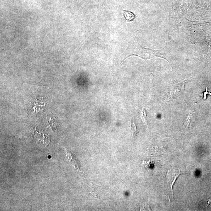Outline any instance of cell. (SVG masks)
I'll use <instances>...</instances> for the list:
<instances>
[{
    "label": "cell",
    "mask_w": 211,
    "mask_h": 211,
    "mask_svg": "<svg viewBox=\"0 0 211 211\" xmlns=\"http://www.w3.org/2000/svg\"><path fill=\"white\" fill-rule=\"evenodd\" d=\"M210 204H211V199H210V200H209V205Z\"/></svg>",
    "instance_id": "30bf717a"
},
{
    "label": "cell",
    "mask_w": 211,
    "mask_h": 211,
    "mask_svg": "<svg viewBox=\"0 0 211 211\" xmlns=\"http://www.w3.org/2000/svg\"><path fill=\"white\" fill-rule=\"evenodd\" d=\"M136 49V50L134 52L133 54L127 56L125 59L123 60L121 64L126 59L132 56H137L145 60H150L157 57H161V58H164L168 62V60L166 58L165 51H164V49H161V50H154V49L146 48L141 46L139 43H138L137 47Z\"/></svg>",
    "instance_id": "6da1fadb"
},
{
    "label": "cell",
    "mask_w": 211,
    "mask_h": 211,
    "mask_svg": "<svg viewBox=\"0 0 211 211\" xmlns=\"http://www.w3.org/2000/svg\"><path fill=\"white\" fill-rule=\"evenodd\" d=\"M150 202L149 201H147L146 203L143 204L140 206V210H151L150 208Z\"/></svg>",
    "instance_id": "ba28073f"
},
{
    "label": "cell",
    "mask_w": 211,
    "mask_h": 211,
    "mask_svg": "<svg viewBox=\"0 0 211 211\" xmlns=\"http://www.w3.org/2000/svg\"><path fill=\"white\" fill-rule=\"evenodd\" d=\"M123 15L125 19L128 22L133 21L136 18V16L135 14L130 11L123 10Z\"/></svg>",
    "instance_id": "277c9868"
},
{
    "label": "cell",
    "mask_w": 211,
    "mask_h": 211,
    "mask_svg": "<svg viewBox=\"0 0 211 211\" xmlns=\"http://www.w3.org/2000/svg\"><path fill=\"white\" fill-rule=\"evenodd\" d=\"M192 116V114L191 112H190L189 114L187 119L184 123V125H183V128L184 130L187 129L189 127V126L190 125Z\"/></svg>",
    "instance_id": "52a82bcc"
},
{
    "label": "cell",
    "mask_w": 211,
    "mask_h": 211,
    "mask_svg": "<svg viewBox=\"0 0 211 211\" xmlns=\"http://www.w3.org/2000/svg\"><path fill=\"white\" fill-rule=\"evenodd\" d=\"M141 117L143 123L146 125L147 127H148V122L146 108H145L144 107H143V108H142V115H141Z\"/></svg>",
    "instance_id": "8992f818"
},
{
    "label": "cell",
    "mask_w": 211,
    "mask_h": 211,
    "mask_svg": "<svg viewBox=\"0 0 211 211\" xmlns=\"http://www.w3.org/2000/svg\"><path fill=\"white\" fill-rule=\"evenodd\" d=\"M180 169L175 166H173L168 171L167 174V182L169 184L171 188L172 195H173V187L176 179L181 175Z\"/></svg>",
    "instance_id": "7a4b0ae2"
},
{
    "label": "cell",
    "mask_w": 211,
    "mask_h": 211,
    "mask_svg": "<svg viewBox=\"0 0 211 211\" xmlns=\"http://www.w3.org/2000/svg\"><path fill=\"white\" fill-rule=\"evenodd\" d=\"M207 94H209V95H211V92H208V88L207 87H206V91L203 92V95H204V99H206L207 98L206 95Z\"/></svg>",
    "instance_id": "9c48e42d"
},
{
    "label": "cell",
    "mask_w": 211,
    "mask_h": 211,
    "mask_svg": "<svg viewBox=\"0 0 211 211\" xmlns=\"http://www.w3.org/2000/svg\"><path fill=\"white\" fill-rule=\"evenodd\" d=\"M131 133L133 137H136L137 134V130L135 120L133 118H132L131 120Z\"/></svg>",
    "instance_id": "5b68a950"
},
{
    "label": "cell",
    "mask_w": 211,
    "mask_h": 211,
    "mask_svg": "<svg viewBox=\"0 0 211 211\" xmlns=\"http://www.w3.org/2000/svg\"><path fill=\"white\" fill-rule=\"evenodd\" d=\"M185 81H183L176 83L172 86L171 88L170 92L169 94V99L172 100L182 95L184 92Z\"/></svg>",
    "instance_id": "3957f363"
}]
</instances>
